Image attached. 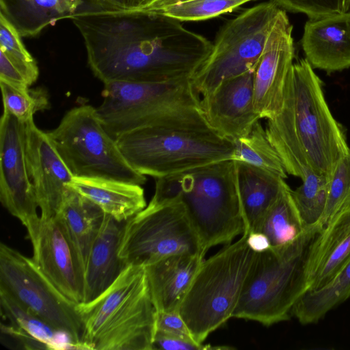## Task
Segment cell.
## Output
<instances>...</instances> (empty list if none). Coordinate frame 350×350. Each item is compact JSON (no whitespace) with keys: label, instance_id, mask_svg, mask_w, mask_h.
<instances>
[{"label":"cell","instance_id":"18","mask_svg":"<svg viewBox=\"0 0 350 350\" xmlns=\"http://www.w3.org/2000/svg\"><path fill=\"white\" fill-rule=\"evenodd\" d=\"M301 45L314 69L330 74L350 68V11L308 18Z\"/></svg>","mask_w":350,"mask_h":350},{"label":"cell","instance_id":"12","mask_svg":"<svg viewBox=\"0 0 350 350\" xmlns=\"http://www.w3.org/2000/svg\"><path fill=\"white\" fill-rule=\"evenodd\" d=\"M0 291L66 334L75 349H84L77 304L61 293L32 258L3 243L0 244Z\"/></svg>","mask_w":350,"mask_h":350},{"label":"cell","instance_id":"4","mask_svg":"<svg viewBox=\"0 0 350 350\" xmlns=\"http://www.w3.org/2000/svg\"><path fill=\"white\" fill-rule=\"evenodd\" d=\"M77 309L84 349H153L156 310L145 267L126 266L105 291Z\"/></svg>","mask_w":350,"mask_h":350},{"label":"cell","instance_id":"21","mask_svg":"<svg viewBox=\"0 0 350 350\" xmlns=\"http://www.w3.org/2000/svg\"><path fill=\"white\" fill-rule=\"evenodd\" d=\"M122 224L105 213L85 266L82 303L91 301L105 291L126 267L118 255Z\"/></svg>","mask_w":350,"mask_h":350},{"label":"cell","instance_id":"14","mask_svg":"<svg viewBox=\"0 0 350 350\" xmlns=\"http://www.w3.org/2000/svg\"><path fill=\"white\" fill-rule=\"evenodd\" d=\"M292 31L293 26L284 10L254 70V104L260 119H273L283 108L285 85L295 57Z\"/></svg>","mask_w":350,"mask_h":350},{"label":"cell","instance_id":"1","mask_svg":"<svg viewBox=\"0 0 350 350\" xmlns=\"http://www.w3.org/2000/svg\"><path fill=\"white\" fill-rule=\"evenodd\" d=\"M88 63L103 83L191 78L209 56L212 42L181 21L144 10L75 12Z\"/></svg>","mask_w":350,"mask_h":350},{"label":"cell","instance_id":"32","mask_svg":"<svg viewBox=\"0 0 350 350\" xmlns=\"http://www.w3.org/2000/svg\"><path fill=\"white\" fill-rule=\"evenodd\" d=\"M329 178L312 174L295 190L292 196L305 226L318 222L325 209Z\"/></svg>","mask_w":350,"mask_h":350},{"label":"cell","instance_id":"44","mask_svg":"<svg viewBox=\"0 0 350 350\" xmlns=\"http://www.w3.org/2000/svg\"><path fill=\"white\" fill-rule=\"evenodd\" d=\"M71 1H72L73 3L77 4L78 5H81L82 4V1L81 0H70Z\"/></svg>","mask_w":350,"mask_h":350},{"label":"cell","instance_id":"24","mask_svg":"<svg viewBox=\"0 0 350 350\" xmlns=\"http://www.w3.org/2000/svg\"><path fill=\"white\" fill-rule=\"evenodd\" d=\"M55 217L64 226L85 270L90 248L101 227L105 213L96 204L70 187Z\"/></svg>","mask_w":350,"mask_h":350},{"label":"cell","instance_id":"35","mask_svg":"<svg viewBox=\"0 0 350 350\" xmlns=\"http://www.w3.org/2000/svg\"><path fill=\"white\" fill-rule=\"evenodd\" d=\"M350 201V150L338 160L329 178L325 207L319 220L324 227Z\"/></svg>","mask_w":350,"mask_h":350},{"label":"cell","instance_id":"10","mask_svg":"<svg viewBox=\"0 0 350 350\" xmlns=\"http://www.w3.org/2000/svg\"><path fill=\"white\" fill-rule=\"evenodd\" d=\"M283 11L269 0L226 21L212 42L208 57L191 77L197 92L201 96L208 95L222 81L254 71Z\"/></svg>","mask_w":350,"mask_h":350},{"label":"cell","instance_id":"6","mask_svg":"<svg viewBox=\"0 0 350 350\" xmlns=\"http://www.w3.org/2000/svg\"><path fill=\"white\" fill-rule=\"evenodd\" d=\"M255 254L243 233L204 259L179 309L195 340L203 343L232 317Z\"/></svg>","mask_w":350,"mask_h":350},{"label":"cell","instance_id":"41","mask_svg":"<svg viewBox=\"0 0 350 350\" xmlns=\"http://www.w3.org/2000/svg\"><path fill=\"white\" fill-rule=\"evenodd\" d=\"M246 234L247 243L254 252H262L271 247L268 237L262 232L256 231Z\"/></svg>","mask_w":350,"mask_h":350},{"label":"cell","instance_id":"2","mask_svg":"<svg viewBox=\"0 0 350 350\" xmlns=\"http://www.w3.org/2000/svg\"><path fill=\"white\" fill-rule=\"evenodd\" d=\"M174 199L183 204L205 254L217 245L231 243L245 232L234 160L157 178L150 202L160 204Z\"/></svg>","mask_w":350,"mask_h":350},{"label":"cell","instance_id":"19","mask_svg":"<svg viewBox=\"0 0 350 350\" xmlns=\"http://www.w3.org/2000/svg\"><path fill=\"white\" fill-rule=\"evenodd\" d=\"M349 261L350 201L329 219L311 245L305 293L327 285Z\"/></svg>","mask_w":350,"mask_h":350},{"label":"cell","instance_id":"34","mask_svg":"<svg viewBox=\"0 0 350 350\" xmlns=\"http://www.w3.org/2000/svg\"><path fill=\"white\" fill-rule=\"evenodd\" d=\"M256 0H188L159 12L183 21H204L232 12L242 5Z\"/></svg>","mask_w":350,"mask_h":350},{"label":"cell","instance_id":"27","mask_svg":"<svg viewBox=\"0 0 350 350\" xmlns=\"http://www.w3.org/2000/svg\"><path fill=\"white\" fill-rule=\"evenodd\" d=\"M350 297V261L323 288L306 292L291 310L303 325L317 323L326 314Z\"/></svg>","mask_w":350,"mask_h":350},{"label":"cell","instance_id":"38","mask_svg":"<svg viewBox=\"0 0 350 350\" xmlns=\"http://www.w3.org/2000/svg\"><path fill=\"white\" fill-rule=\"evenodd\" d=\"M1 336L6 340L11 341L10 344L16 345V348L23 349H48L47 347L31 336L28 334L8 324L1 323Z\"/></svg>","mask_w":350,"mask_h":350},{"label":"cell","instance_id":"22","mask_svg":"<svg viewBox=\"0 0 350 350\" xmlns=\"http://www.w3.org/2000/svg\"><path fill=\"white\" fill-rule=\"evenodd\" d=\"M235 165L244 233L258 231L286 182L275 174L242 161H235Z\"/></svg>","mask_w":350,"mask_h":350},{"label":"cell","instance_id":"7","mask_svg":"<svg viewBox=\"0 0 350 350\" xmlns=\"http://www.w3.org/2000/svg\"><path fill=\"white\" fill-rule=\"evenodd\" d=\"M129 163L156 178L233 159V142L212 130L146 127L116 139Z\"/></svg>","mask_w":350,"mask_h":350},{"label":"cell","instance_id":"17","mask_svg":"<svg viewBox=\"0 0 350 350\" xmlns=\"http://www.w3.org/2000/svg\"><path fill=\"white\" fill-rule=\"evenodd\" d=\"M253 73L250 71L225 80L212 93L200 98L208 126L232 142L247 135L260 119L254 104Z\"/></svg>","mask_w":350,"mask_h":350},{"label":"cell","instance_id":"42","mask_svg":"<svg viewBox=\"0 0 350 350\" xmlns=\"http://www.w3.org/2000/svg\"><path fill=\"white\" fill-rule=\"evenodd\" d=\"M188 0H151L142 10L144 11L159 12L163 9Z\"/></svg>","mask_w":350,"mask_h":350},{"label":"cell","instance_id":"31","mask_svg":"<svg viewBox=\"0 0 350 350\" xmlns=\"http://www.w3.org/2000/svg\"><path fill=\"white\" fill-rule=\"evenodd\" d=\"M3 111L22 122H27L33 115L49 108L47 92L42 88L30 89L0 80Z\"/></svg>","mask_w":350,"mask_h":350},{"label":"cell","instance_id":"29","mask_svg":"<svg viewBox=\"0 0 350 350\" xmlns=\"http://www.w3.org/2000/svg\"><path fill=\"white\" fill-rule=\"evenodd\" d=\"M0 305L1 314L10 325L44 344L48 349H75L66 334L55 329L1 291Z\"/></svg>","mask_w":350,"mask_h":350},{"label":"cell","instance_id":"9","mask_svg":"<svg viewBox=\"0 0 350 350\" xmlns=\"http://www.w3.org/2000/svg\"><path fill=\"white\" fill-rule=\"evenodd\" d=\"M299 140L314 171L330 178L350 150L343 127L331 113L323 83L306 58L293 62L284 90Z\"/></svg>","mask_w":350,"mask_h":350},{"label":"cell","instance_id":"40","mask_svg":"<svg viewBox=\"0 0 350 350\" xmlns=\"http://www.w3.org/2000/svg\"><path fill=\"white\" fill-rule=\"evenodd\" d=\"M96 8L106 10H140L145 0H90Z\"/></svg>","mask_w":350,"mask_h":350},{"label":"cell","instance_id":"45","mask_svg":"<svg viewBox=\"0 0 350 350\" xmlns=\"http://www.w3.org/2000/svg\"><path fill=\"white\" fill-rule=\"evenodd\" d=\"M151 0H145L144 4L141 10H142L147 4H148L150 2Z\"/></svg>","mask_w":350,"mask_h":350},{"label":"cell","instance_id":"43","mask_svg":"<svg viewBox=\"0 0 350 350\" xmlns=\"http://www.w3.org/2000/svg\"><path fill=\"white\" fill-rule=\"evenodd\" d=\"M337 3L340 12L350 11V0H337Z\"/></svg>","mask_w":350,"mask_h":350},{"label":"cell","instance_id":"39","mask_svg":"<svg viewBox=\"0 0 350 350\" xmlns=\"http://www.w3.org/2000/svg\"><path fill=\"white\" fill-rule=\"evenodd\" d=\"M0 80L16 86L29 88L23 76L1 52H0Z\"/></svg>","mask_w":350,"mask_h":350},{"label":"cell","instance_id":"15","mask_svg":"<svg viewBox=\"0 0 350 350\" xmlns=\"http://www.w3.org/2000/svg\"><path fill=\"white\" fill-rule=\"evenodd\" d=\"M28 237L33 246L31 258L39 269L69 299L82 303L84 268L60 220L55 216L40 217L35 232Z\"/></svg>","mask_w":350,"mask_h":350},{"label":"cell","instance_id":"20","mask_svg":"<svg viewBox=\"0 0 350 350\" xmlns=\"http://www.w3.org/2000/svg\"><path fill=\"white\" fill-rule=\"evenodd\" d=\"M204 256L200 254H173L145 267L156 312H179Z\"/></svg>","mask_w":350,"mask_h":350},{"label":"cell","instance_id":"37","mask_svg":"<svg viewBox=\"0 0 350 350\" xmlns=\"http://www.w3.org/2000/svg\"><path fill=\"white\" fill-rule=\"evenodd\" d=\"M156 330L193 338L179 312H156Z\"/></svg>","mask_w":350,"mask_h":350},{"label":"cell","instance_id":"8","mask_svg":"<svg viewBox=\"0 0 350 350\" xmlns=\"http://www.w3.org/2000/svg\"><path fill=\"white\" fill-rule=\"evenodd\" d=\"M47 134L74 177L139 185L146 182V176L126 161L116 139L105 128L96 108L91 105L71 109Z\"/></svg>","mask_w":350,"mask_h":350},{"label":"cell","instance_id":"33","mask_svg":"<svg viewBox=\"0 0 350 350\" xmlns=\"http://www.w3.org/2000/svg\"><path fill=\"white\" fill-rule=\"evenodd\" d=\"M21 37L14 25L0 14V52L8 58L31 86L38 79L39 69Z\"/></svg>","mask_w":350,"mask_h":350},{"label":"cell","instance_id":"26","mask_svg":"<svg viewBox=\"0 0 350 350\" xmlns=\"http://www.w3.org/2000/svg\"><path fill=\"white\" fill-rule=\"evenodd\" d=\"M265 131L287 174L300 178L304 181L310 175L317 174L297 135L291 106L285 96L281 112L275 118L267 120Z\"/></svg>","mask_w":350,"mask_h":350},{"label":"cell","instance_id":"16","mask_svg":"<svg viewBox=\"0 0 350 350\" xmlns=\"http://www.w3.org/2000/svg\"><path fill=\"white\" fill-rule=\"evenodd\" d=\"M26 155L31 180L40 217L55 216L74 177L47 133L35 124L33 118L25 122Z\"/></svg>","mask_w":350,"mask_h":350},{"label":"cell","instance_id":"11","mask_svg":"<svg viewBox=\"0 0 350 350\" xmlns=\"http://www.w3.org/2000/svg\"><path fill=\"white\" fill-rule=\"evenodd\" d=\"M205 254L183 204H149L124 223L118 255L124 264L146 267L177 254Z\"/></svg>","mask_w":350,"mask_h":350},{"label":"cell","instance_id":"30","mask_svg":"<svg viewBox=\"0 0 350 350\" xmlns=\"http://www.w3.org/2000/svg\"><path fill=\"white\" fill-rule=\"evenodd\" d=\"M232 160L242 161L287 178L282 160L268 139L266 131L257 121L250 133L235 141Z\"/></svg>","mask_w":350,"mask_h":350},{"label":"cell","instance_id":"25","mask_svg":"<svg viewBox=\"0 0 350 350\" xmlns=\"http://www.w3.org/2000/svg\"><path fill=\"white\" fill-rule=\"evenodd\" d=\"M1 13L21 36L31 37L79 7L70 0H0Z\"/></svg>","mask_w":350,"mask_h":350},{"label":"cell","instance_id":"13","mask_svg":"<svg viewBox=\"0 0 350 350\" xmlns=\"http://www.w3.org/2000/svg\"><path fill=\"white\" fill-rule=\"evenodd\" d=\"M0 200L28 237L35 232L40 217L27 165L25 123L5 111L0 120Z\"/></svg>","mask_w":350,"mask_h":350},{"label":"cell","instance_id":"28","mask_svg":"<svg viewBox=\"0 0 350 350\" xmlns=\"http://www.w3.org/2000/svg\"><path fill=\"white\" fill-rule=\"evenodd\" d=\"M306 226L293 198L292 189L286 183L266 213L258 231L268 237L271 246H278L293 241Z\"/></svg>","mask_w":350,"mask_h":350},{"label":"cell","instance_id":"36","mask_svg":"<svg viewBox=\"0 0 350 350\" xmlns=\"http://www.w3.org/2000/svg\"><path fill=\"white\" fill-rule=\"evenodd\" d=\"M228 349V347H211L195 340L193 338L156 330L153 349L208 350Z\"/></svg>","mask_w":350,"mask_h":350},{"label":"cell","instance_id":"5","mask_svg":"<svg viewBox=\"0 0 350 350\" xmlns=\"http://www.w3.org/2000/svg\"><path fill=\"white\" fill-rule=\"evenodd\" d=\"M323 228L319 221L293 241L256 253L232 317L266 326L288 320L305 293L310 250Z\"/></svg>","mask_w":350,"mask_h":350},{"label":"cell","instance_id":"3","mask_svg":"<svg viewBox=\"0 0 350 350\" xmlns=\"http://www.w3.org/2000/svg\"><path fill=\"white\" fill-rule=\"evenodd\" d=\"M102 97L97 113L115 139L146 127L213 131L189 77L160 82L111 81L104 83Z\"/></svg>","mask_w":350,"mask_h":350},{"label":"cell","instance_id":"23","mask_svg":"<svg viewBox=\"0 0 350 350\" xmlns=\"http://www.w3.org/2000/svg\"><path fill=\"white\" fill-rule=\"evenodd\" d=\"M68 186L121 223L147 206L144 189L139 185L103 178L73 177Z\"/></svg>","mask_w":350,"mask_h":350}]
</instances>
